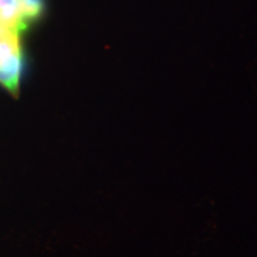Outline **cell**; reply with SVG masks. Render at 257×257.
I'll list each match as a JSON object with an SVG mask.
<instances>
[{
    "label": "cell",
    "mask_w": 257,
    "mask_h": 257,
    "mask_svg": "<svg viewBox=\"0 0 257 257\" xmlns=\"http://www.w3.org/2000/svg\"><path fill=\"white\" fill-rule=\"evenodd\" d=\"M43 9V0H0V26L20 36Z\"/></svg>",
    "instance_id": "cell-1"
},
{
    "label": "cell",
    "mask_w": 257,
    "mask_h": 257,
    "mask_svg": "<svg viewBox=\"0 0 257 257\" xmlns=\"http://www.w3.org/2000/svg\"><path fill=\"white\" fill-rule=\"evenodd\" d=\"M10 35H16V33H13V32H10V30H8V29H5L3 26H0V39H3V37H6V36H10Z\"/></svg>",
    "instance_id": "cell-3"
},
{
    "label": "cell",
    "mask_w": 257,
    "mask_h": 257,
    "mask_svg": "<svg viewBox=\"0 0 257 257\" xmlns=\"http://www.w3.org/2000/svg\"><path fill=\"white\" fill-rule=\"evenodd\" d=\"M22 47L18 35L0 39V84L16 94L22 74Z\"/></svg>",
    "instance_id": "cell-2"
}]
</instances>
